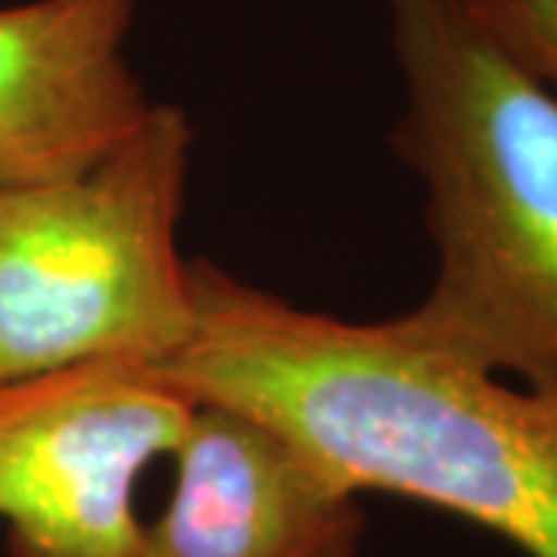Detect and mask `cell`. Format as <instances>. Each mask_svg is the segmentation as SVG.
<instances>
[{
  "label": "cell",
  "mask_w": 557,
  "mask_h": 557,
  "mask_svg": "<svg viewBox=\"0 0 557 557\" xmlns=\"http://www.w3.org/2000/svg\"><path fill=\"white\" fill-rule=\"evenodd\" d=\"M196 399L143 359H87L0 384L7 557H139L137 483L174 456Z\"/></svg>",
  "instance_id": "4"
},
{
  "label": "cell",
  "mask_w": 557,
  "mask_h": 557,
  "mask_svg": "<svg viewBox=\"0 0 557 557\" xmlns=\"http://www.w3.org/2000/svg\"><path fill=\"white\" fill-rule=\"evenodd\" d=\"M189 288L193 335L156 362L183 394L273 424L357 496L416 498L557 557V391L300 310L211 260H189Z\"/></svg>",
  "instance_id": "1"
},
{
  "label": "cell",
  "mask_w": 557,
  "mask_h": 557,
  "mask_svg": "<svg viewBox=\"0 0 557 557\" xmlns=\"http://www.w3.org/2000/svg\"><path fill=\"white\" fill-rule=\"evenodd\" d=\"M134 13L137 0L0 10V196L78 177L146 121L124 57Z\"/></svg>",
  "instance_id": "6"
},
{
  "label": "cell",
  "mask_w": 557,
  "mask_h": 557,
  "mask_svg": "<svg viewBox=\"0 0 557 557\" xmlns=\"http://www.w3.org/2000/svg\"><path fill=\"white\" fill-rule=\"evenodd\" d=\"M496 38L557 90V0H471Z\"/></svg>",
  "instance_id": "7"
},
{
  "label": "cell",
  "mask_w": 557,
  "mask_h": 557,
  "mask_svg": "<svg viewBox=\"0 0 557 557\" xmlns=\"http://www.w3.org/2000/svg\"><path fill=\"white\" fill-rule=\"evenodd\" d=\"M189 143L183 109L152 106L90 171L0 196V384L87 359L156 366L189 341Z\"/></svg>",
  "instance_id": "3"
},
{
  "label": "cell",
  "mask_w": 557,
  "mask_h": 557,
  "mask_svg": "<svg viewBox=\"0 0 557 557\" xmlns=\"http://www.w3.org/2000/svg\"><path fill=\"white\" fill-rule=\"evenodd\" d=\"M406 81L394 149L424 183L437 276L387 325L416 347L557 391V90L471 0H387Z\"/></svg>",
  "instance_id": "2"
},
{
  "label": "cell",
  "mask_w": 557,
  "mask_h": 557,
  "mask_svg": "<svg viewBox=\"0 0 557 557\" xmlns=\"http://www.w3.org/2000/svg\"><path fill=\"white\" fill-rule=\"evenodd\" d=\"M174 461L139 557H357V493L258 416L196 399Z\"/></svg>",
  "instance_id": "5"
}]
</instances>
